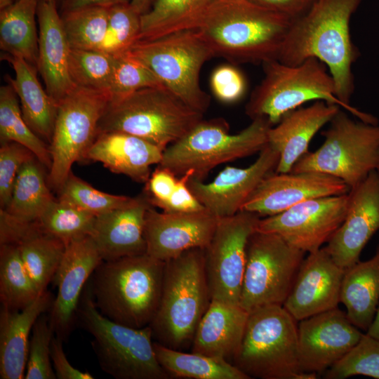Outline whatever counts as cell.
<instances>
[{
    "label": "cell",
    "instance_id": "1",
    "mask_svg": "<svg viewBox=\"0 0 379 379\" xmlns=\"http://www.w3.org/2000/svg\"><path fill=\"white\" fill-rule=\"evenodd\" d=\"M361 0H317L301 17L292 20L277 60L297 65L308 58L324 62L335 86L336 96L350 105L354 91L352 65L359 51L350 35V23Z\"/></svg>",
    "mask_w": 379,
    "mask_h": 379
},
{
    "label": "cell",
    "instance_id": "2",
    "mask_svg": "<svg viewBox=\"0 0 379 379\" xmlns=\"http://www.w3.org/2000/svg\"><path fill=\"white\" fill-rule=\"evenodd\" d=\"M291 20L250 0H215L197 29L215 57L232 64L277 60Z\"/></svg>",
    "mask_w": 379,
    "mask_h": 379
},
{
    "label": "cell",
    "instance_id": "3",
    "mask_svg": "<svg viewBox=\"0 0 379 379\" xmlns=\"http://www.w3.org/2000/svg\"><path fill=\"white\" fill-rule=\"evenodd\" d=\"M165 263L147 253L102 261L88 282L99 312L127 326L150 325L161 295Z\"/></svg>",
    "mask_w": 379,
    "mask_h": 379
},
{
    "label": "cell",
    "instance_id": "4",
    "mask_svg": "<svg viewBox=\"0 0 379 379\" xmlns=\"http://www.w3.org/2000/svg\"><path fill=\"white\" fill-rule=\"evenodd\" d=\"M211 300L204 248L189 249L166 261L159 307L149 325L154 341L178 350L191 347Z\"/></svg>",
    "mask_w": 379,
    "mask_h": 379
},
{
    "label": "cell",
    "instance_id": "5",
    "mask_svg": "<svg viewBox=\"0 0 379 379\" xmlns=\"http://www.w3.org/2000/svg\"><path fill=\"white\" fill-rule=\"evenodd\" d=\"M264 77L255 88L245 107L251 119L265 118L274 126L288 112L310 102L323 100L346 109L359 120L378 124L368 113L350 107L336 96L334 80L326 65L308 58L297 65L273 60L262 64Z\"/></svg>",
    "mask_w": 379,
    "mask_h": 379
},
{
    "label": "cell",
    "instance_id": "6",
    "mask_svg": "<svg viewBox=\"0 0 379 379\" xmlns=\"http://www.w3.org/2000/svg\"><path fill=\"white\" fill-rule=\"evenodd\" d=\"M296 322L283 305H266L249 312L232 364L250 378H316L317 374L301 369Z\"/></svg>",
    "mask_w": 379,
    "mask_h": 379
},
{
    "label": "cell",
    "instance_id": "7",
    "mask_svg": "<svg viewBox=\"0 0 379 379\" xmlns=\"http://www.w3.org/2000/svg\"><path fill=\"white\" fill-rule=\"evenodd\" d=\"M272 126L267 119L256 118L240 132L231 134L224 119H202L164 149L158 165L176 176L191 171V178L202 181L215 166L260 152L268 143Z\"/></svg>",
    "mask_w": 379,
    "mask_h": 379
},
{
    "label": "cell",
    "instance_id": "8",
    "mask_svg": "<svg viewBox=\"0 0 379 379\" xmlns=\"http://www.w3.org/2000/svg\"><path fill=\"white\" fill-rule=\"evenodd\" d=\"M203 115L166 88L147 87L109 102L99 121L98 133H128L164 151L188 133Z\"/></svg>",
    "mask_w": 379,
    "mask_h": 379
},
{
    "label": "cell",
    "instance_id": "9",
    "mask_svg": "<svg viewBox=\"0 0 379 379\" xmlns=\"http://www.w3.org/2000/svg\"><path fill=\"white\" fill-rule=\"evenodd\" d=\"M80 325L93 337L91 345L102 370L116 379H168L158 362L151 326L137 328L114 322L96 307L86 284L77 311Z\"/></svg>",
    "mask_w": 379,
    "mask_h": 379
},
{
    "label": "cell",
    "instance_id": "10",
    "mask_svg": "<svg viewBox=\"0 0 379 379\" xmlns=\"http://www.w3.org/2000/svg\"><path fill=\"white\" fill-rule=\"evenodd\" d=\"M148 67L172 93L204 114L210 96L201 88L204 64L215 57L197 29L184 30L154 39H139L126 51Z\"/></svg>",
    "mask_w": 379,
    "mask_h": 379
},
{
    "label": "cell",
    "instance_id": "11",
    "mask_svg": "<svg viewBox=\"0 0 379 379\" xmlns=\"http://www.w3.org/2000/svg\"><path fill=\"white\" fill-rule=\"evenodd\" d=\"M322 132L324 140L308 152L290 172L315 171L342 180L350 190L379 166V126L352 119L341 109Z\"/></svg>",
    "mask_w": 379,
    "mask_h": 379
},
{
    "label": "cell",
    "instance_id": "12",
    "mask_svg": "<svg viewBox=\"0 0 379 379\" xmlns=\"http://www.w3.org/2000/svg\"><path fill=\"white\" fill-rule=\"evenodd\" d=\"M305 254L277 234L255 230L247 244L239 306L249 312L283 305Z\"/></svg>",
    "mask_w": 379,
    "mask_h": 379
},
{
    "label": "cell",
    "instance_id": "13",
    "mask_svg": "<svg viewBox=\"0 0 379 379\" xmlns=\"http://www.w3.org/2000/svg\"><path fill=\"white\" fill-rule=\"evenodd\" d=\"M109 101L107 92L75 86L58 103L49 144L52 164L48 183L51 190L58 193L72 172V165L84 161Z\"/></svg>",
    "mask_w": 379,
    "mask_h": 379
},
{
    "label": "cell",
    "instance_id": "14",
    "mask_svg": "<svg viewBox=\"0 0 379 379\" xmlns=\"http://www.w3.org/2000/svg\"><path fill=\"white\" fill-rule=\"evenodd\" d=\"M260 216L239 211L218 218L208 245L204 248L205 271L211 300L239 305L250 236Z\"/></svg>",
    "mask_w": 379,
    "mask_h": 379
},
{
    "label": "cell",
    "instance_id": "15",
    "mask_svg": "<svg viewBox=\"0 0 379 379\" xmlns=\"http://www.w3.org/2000/svg\"><path fill=\"white\" fill-rule=\"evenodd\" d=\"M348 193L309 199L260 218L256 230L277 234L305 253L314 252L329 241L343 222Z\"/></svg>",
    "mask_w": 379,
    "mask_h": 379
},
{
    "label": "cell",
    "instance_id": "16",
    "mask_svg": "<svg viewBox=\"0 0 379 379\" xmlns=\"http://www.w3.org/2000/svg\"><path fill=\"white\" fill-rule=\"evenodd\" d=\"M298 332L301 369L314 374L331 367L364 335L338 307L300 321Z\"/></svg>",
    "mask_w": 379,
    "mask_h": 379
},
{
    "label": "cell",
    "instance_id": "17",
    "mask_svg": "<svg viewBox=\"0 0 379 379\" xmlns=\"http://www.w3.org/2000/svg\"><path fill=\"white\" fill-rule=\"evenodd\" d=\"M279 153L267 143L249 166H227L208 183L190 178L188 187L198 201L217 218L231 216L239 211L264 178L275 171Z\"/></svg>",
    "mask_w": 379,
    "mask_h": 379
},
{
    "label": "cell",
    "instance_id": "18",
    "mask_svg": "<svg viewBox=\"0 0 379 379\" xmlns=\"http://www.w3.org/2000/svg\"><path fill=\"white\" fill-rule=\"evenodd\" d=\"M350 190L342 180L319 172H272L258 184L241 211L270 216L309 199L344 194Z\"/></svg>",
    "mask_w": 379,
    "mask_h": 379
},
{
    "label": "cell",
    "instance_id": "19",
    "mask_svg": "<svg viewBox=\"0 0 379 379\" xmlns=\"http://www.w3.org/2000/svg\"><path fill=\"white\" fill-rule=\"evenodd\" d=\"M102 262L90 236L66 244L62 259L53 279L58 292L48 315L55 335L63 340L72 329L87 281Z\"/></svg>",
    "mask_w": 379,
    "mask_h": 379
},
{
    "label": "cell",
    "instance_id": "20",
    "mask_svg": "<svg viewBox=\"0 0 379 379\" xmlns=\"http://www.w3.org/2000/svg\"><path fill=\"white\" fill-rule=\"evenodd\" d=\"M218 218L206 209L190 213L159 212L150 206L145 214L147 253L166 262L194 248L209 244Z\"/></svg>",
    "mask_w": 379,
    "mask_h": 379
},
{
    "label": "cell",
    "instance_id": "21",
    "mask_svg": "<svg viewBox=\"0 0 379 379\" xmlns=\"http://www.w3.org/2000/svg\"><path fill=\"white\" fill-rule=\"evenodd\" d=\"M348 194L345 218L325 246L335 263L345 270L359 261L363 248L379 230V176L376 171Z\"/></svg>",
    "mask_w": 379,
    "mask_h": 379
},
{
    "label": "cell",
    "instance_id": "22",
    "mask_svg": "<svg viewBox=\"0 0 379 379\" xmlns=\"http://www.w3.org/2000/svg\"><path fill=\"white\" fill-rule=\"evenodd\" d=\"M345 271L325 247L310 253L283 307L297 321L338 307Z\"/></svg>",
    "mask_w": 379,
    "mask_h": 379
},
{
    "label": "cell",
    "instance_id": "23",
    "mask_svg": "<svg viewBox=\"0 0 379 379\" xmlns=\"http://www.w3.org/2000/svg\"><path fill=\"white\" fill-rule=\"evenodd\" d=\"M18 246L24 266L38 292L47 291L62 259L66 244L40 229L0 209V244Z\"/></svg>",
    "mask_w": 379,
    "mask_h": 379
},
{
    "label": "cell",
    "instance_id": "24",
    "mask_svg": "<svg viewBox=\"0 0 379 379\" xmlns=\"http://www.w3.org/2000/svg\"><path fill=\"white\" fill-rule=\"evenodd\" d=\"M56 0L39 1L37 70L47 93L58 104L74 88L69 70L70 46Z\"/></svg>",
    "mask_w": 379,
    "mask_h": 379
},
{
    "label": "cell",
    "instance_id": "25",
    "mask_svg": "<svg viewBox=\"0 0 379 379\" xmlns=\"http://www.w3.org/2000/svg\"><path fill=\"white\" fill-rule=\"evenodd\" d=\"M150 206L142 194L127 206L96 216L90 237L102 261L147 253L144 227Z\"/></svg>",
    "mask_w": 379,
    "mask_h": 379
},
{
    "label": "cell",
    "instance_id": "26",
    "mask_svg": "<svg viewBox=\"0 0 379 379\" xmlns=\"http://www.w3.org/2000/svg\"><path fill=\"white\" fill-rule=\"evenodd\" d=\"M163 150L133 135L118 131L98 133L88 149L84 161H97L114 173L145 183L150 166L159 164Z\"/></svg>",
    "mask_w": 379,
    "mask_h": 379
},
{
    "label": "cell",
    "instance_id": "27",
    "mask_svg": "<svg viewBox=\"0 0 379 379\" xmlns=\"http://www.w3.org/2000/svg\"><path fill=\"white\" fill-rule=\"evenodd\" d=\"M341 107L323 100H317L305 107L286 113L268 132V143L279 153L276 173L291 171L307 152L315 134L338 112Z\"/></svg>",
    "mask_w": 379,
    "mask_h": 379
},
{
    "label": "cell",
    "instance_id": "28",
    "mask_svg": "<svg viewBox=\"0 0 379 379\" xmlns=\"http://www.w3.org/2000/svg\"><path fill=\"white\" fill-rule=\"evenodd\" d=\"M54 298L41 293L21 310L1 305L0 310V378H25L29 339L37 319L49 311Z\"/></svg>",
    "mask_w": 379,
    "mask_h": 379
},
{
    "label": "cell",
    "instance_id": "29",
    "mask_svg": "<svg viewBox=\"0 0 379 379\" xmlns=\"http://www.w3.org/2000/svg\"><path fill=\"white\" fill-rule=\"evenodd\" d=\"M248 312L239 305L211 300L197 328L192 352L232 363L244 333Z\"/></svg>",
    "mask_w": 379,
    "mask_h": 379
},
{
    "label": "cell",
    "instance_id": "30",
    "mask_svg": "<svg viewBox=\"0 0 379 379\" xmlns=\"http://www.w3.org/2000/svg\"><path fill=\"white\" fill-rule=\"evenodd\" d=\"M1 58L12 66L15 77L7 76L13 87L22 116L30 128L50 144L54 130L58 104L44 90L36 77L37 69L25 60L5 53Z\"/></svg>",
    "mask_w": 379,
    "mask_h": 379
},
{
    "label": "cell",
    "instance_id": "31",
    "mask_svg": "<svg viewBox=\"0 0 379 379\" xmlns=\"http://www.w3.org/2000/svg\"><path fill=\"white\" fill-rule=\"evenodd\" d=\"M340 299L352 324L367 331L379 305V245L371 258L345 270Z\"/></svg>",
    "mask_w": 379,
    "mask_h": 379
},
{
    "label": "cell",
    "instance_id": "32",
    "mask_svg": "<svg viewBox=\"0 0 379 379\" xmlns=\"http://www.w3.org/2000/svg\"><path fill=\"white\" fill-rule=\"evenodd\" d=\"M38 0H17L0 9V48L37 69L39 34L36 18Z\"/></svg>",
    "mask_w": 379,
    "mask_h": 379
},
{
    "label": "cell",
    "instance_id": "33",
    "mask_svg": "<svg viewBox=\"0 0 379 379\" xmlns=\"http://www.w3.org/2000/svg\"><path fill=\"white\" fill-rule=\"evenodd\" d=\"M214 1L153 0L149 10L141 15L139 39H154L195 29Z\"/></svg>",
    "mask_w": 379,
    "mask_h": 379
},
{
    "label": "cell",
    "instance_id": "34",
    "mask_svg": "<svg viewBox=\"0 0 379 379\" xmlns=\"http://www.w3.org/2000/svg\"><path fill=\"white\" fill-rule=\"evenodd\" d=\"M46 168L35 156L25 162L16 177L10 202L3 210L22 221L37 220L55 199Z\"/></svg>",
    "mask_w": 379,
    "mask_h": 379
},
{
    "label": "cell",
    "instance_id": "35",
    "mask_svg": "<svg viewBox=\"0 0 379 379\" xmlns=\"http://www.w3.org/2000/svg\"><path fill=\"white\" fill-rule=\"evenodd\" d=\"M157 359L169 376L190 379H250L231 362L196 352H185L153 343Z\"/></svg>",
    "mask_w": 379,
    "mask_h": 379
},
{
    "label": "cell",
    "instance_id": "36",
    "mask_svg": "<svg viewBox=\"0 0 379 379\" xmlns=\"http://www.w3.org/2000/svg\"><path fill=\"white\" fill-rule=\"evenodd\" d=\"M0 142H15L24 145L48 171L51 168L49 145L26 123L18 95L9 82L0 88Z\"/></svg>",
    "mask_w": 379,
    "mask_h": 379
},
{
    "label": "cell",
    "instance_id": "37",
    "mask_svg": "<svg viewBox=\"0 0 379 379\" xmlns=\"http://www.w3.org/2000/svg\"><path fill=\"white\" fill-rule=\"evenodd\" d=\"M28 274L15 244H0V299L1 305L21 310L40 295Z\"/></svg>",
    "mask_w": 379,
    "mask_h": 379
},
{
    "label": "cell",
    "instance_id": "38",
    "mask_svg": "<svg viewBox=\"0 0 379 379\" xmlns=\"http://www.w3.org/2000/svg\"><path fill=\"white\" fill-rule=\"evenodd\" d=\"M95 218L96 215L69 202L55 198L36 222L44 232L67 244L90 236Z\"/></svg>",
    "mask_w": 379,
    "mask_h": 379
},
{
    "label": "cell",
    "instance_id": "39",
    "mask_svg": "<svg viewBox=\"0 0 379 379\" xmlns=\"http://www.w3.org/2000/svg\"><path fill=\"white\" fill-rule=\"evenodd\" d=\"M60 16L71 48H101L107 34L109 7L88 6Z\"/></svg>",
    "mask_w": 379,
    "mask_h": 379
},
{
    "label": "cell",
    "instance_id": "40",
    "mask_svg": "<svg viewBox=\"0 0 379 379\" xmlns=\"http://www.w3.org/2000/svg\"><path fill=\"white\" fill-rule=\"evenodd\" d=\"M117 55L101 50L71 48L69 70L75 86L107 92Z\"/></svg>",
    "mask_w": 379,
    "mask_h": 379
},
{
    "label": "cell",
    "instance_id": "41",
    "mask_svg": "<svg viewBox=\"0 0 379 379\" xmlns=\"http://www.w3.org/2000/svg\"><path fill=\"white\" fill-rule=\"evenodd\" d=\"M58 194V198L96 216L127 206L132 204L135 198L100 191L72 172L69 173Z\"/></svg>",
    "mask_w": 379,
    "mask_h": 379
},
{
    "label": "cell",
    "instance_id": "42",
    "mask_svg": "<svg viewBox=\"0 0 379 379\" xmlns=\"http://www.w3.org/2000/svg\"><path fill=\"white\" fill-rule=\"evenodd\" d=\"M147 87L164 86L153 72L139 60L126 52L117 55L108 90L109 102L120 100Z\"/></svg>",
    "mask_w": 379,
    "mask_h": 379
},
{
    "label": "cell",
    "instance_id": "43",
    "mask_svg": "<svg viewBox=\"0 0 379 379\" xmlns=\"http://www.w3.org/2000/svg\"><path fill=\"white\" fill-rule=\"evenodd\" d=\"M357 375L379 379V340L366 333L328 368L326 378L343 379Z\"/></svg>",
    "mask_w": 379,
    "mask_h": 379
},
{
    "label": "cell",
    "instance_id": "44",
    "mask_svg": "<svg viewBox=\"0 0 379 379\" xmlns=\"http://www.w3.org/2000/svg\"><path fill=\"white\" fill-rule=\"evenodd\" d=\"M141 15L130 3L109 7L108 29L100 50L117 55L126 52L140 38Z\"/></svg>",
    "mask_w": 379,
    "mask_h": 379
},
{
    "label": "cell",
    "instance_id": "45",
    "mask_svg": "<svg viewBox=\"0 0 379 379\" xmlns=\"http://www.w3.org/2000/svg\"><path fill=\"white\" fill-rule=\"evenodd\" d=\"M54 335L48 315L42 314L32 331L25 378H57L51 358V343Z\"/></svg>",
    "mask_w": 379,
    "mask_h": 379
},
{
    "label": "cell",
    "instance_id": "46",
    "mask_svg": "<svg viewBox=\"0 0 379 379\" xmlns=\"http://www.w3.org/2000/svg\"><path fill=\"white\" fill-rule=\"evenodd\" d=\"M35 156L28 148L15 142L1 143L0 147V208L5 209L11 200L18 173L31 157Z\"/></svg>",
    "mask_w": 379,
    "mask_h": 379
},
{
    "label": "cell",
    "instance_id": "47",
    "mask_svg": "<svg viewBox=\"0 0 379 379\" xmlns=\"http://www.w3.org/2000/svg\"><path fill=\"white\" fill-rule=\"evenodd\" d=\"M210 84L215 97L224 103H233L239 100L247 88L244 74L230 65L215 68L211 75Z\"/></svg>",
    "mask_w": 379,
    "mask_h": 379
},
{
    "label": "cell",
    "instance_id": "48",
    "mask_svg": "<svg viewBox=\"0 0 379 379\" xmlns=\"http://www.w3.org/2000/svg\"><path fill=\"white\" fill-rule=\"evenodd\" d=\"M177 182L178 178L174 173L158 165L145 183L143 194L151 206L159 208L170 199L176 187Z\"/></svg>",
    "mask_w": 379,
    "mask_h": 379
},
{
    "label": "cell",
    "instance_id": "49",
    "mask_svg": "<svg viewBox=\"0 0 379 379\" xmlns=\"http://www.w3.org/2000/svg\"><path fill=\"white\" fill-rule=\"evenodd\" d=\"M192 176V172L189 171L178 178L176 187L171 197L159 206L162 211L190 213L206 209L188 187V181Z\"/></svg>",
    "mask_w": 379,
    "mask_h": 379
},
{
    "label": "cell",
    "instance_id": "50",
    "mask_svg": "<svg viewBox=\"0 0 379 379\" xmlns=\"http://www.w3.org/2000/svg\"><path fill=\"white\" fill-rule=\"evenodd\" d=\"M63 341L62 338L55 335L51 343V358L56 378L58 379L94 378L88 371H82L71 365L63 350Z\"/></svg>",
    "mask_w": 379,
    "mask_h": 379
},
{
    "label": "cell",
    "instance_id": "51",
    "mask_svg": "<svg viewBox=\"0 0 379 379\" xmlns=\"http://www.w3.org/2000/svg\"><path fill=\"white\" fill-rule=\"evenodd\" d=\"M260 6L278 12L291 21L305 14L317 0H250Z\"/></svg>",
    "mask_w": 379,
    "mask_h": 379
},
{
    "label": "cell",
    "instance_id": "52",
    "mask_svg": "<svg viewBox=\"0 0 379 379\" xmlns=\"http://www.w3.org/2000/svg\"><path fill=\"white\" fill-rule=\"evenodd\" d=\"M131 0H61V14L88 6L110 7Z\"/></svg>",
    "mask_w": 379,
    "mask_h": 379
},
{
    "label": "cell",
    "instance_id": "53",
    "mask_svg": "<svg viewBox=\"0 0 379 379\" xmlns=\"http://www.w3.org/2000/svg\"><path fill=\"white\" fill-rule=\"evenodd\" d=\"M153 0H131V6L140 15L146 13L150 8Z\"/></svg>",
    "mask_w": 379,
    "mask_h": 379
},
{
    "label": "cell",
    "instance_id": "54",
    "mask_svg": "<svg viewBox=\"0 0 379 379\" xmlns=\"http://www.w3.org/2000/svg\"><path fill=\"white\" fill-rule=\"evenodd\" d=\"M366 331L367 335L379 340V305L375 317Z\"/></svg>",
    "mask_w": 379,
    "mask_h": 379
},
{
    "label": "cell",
    "instance_id": "55",
    "mask_svg": "<svg viewBox=\"0 0 379 379\" xmlns=\"http://www.w3.org/2000/svg\"><path fill=\"white\" fill-rule=\"evenodd\" d=\"M376 172H377V173H378V176H379V166H378V167L377 169H376Z\"/></svg>",
    "mask_w": 379,
    "mask_h": 379
},
{
    "label": "cell",
    "instance_id": "56",
    "mask_svg": "<svg viewBox=\"0 0 379 379\" xmlns=\"http://www.w3.org/2000/svg\"><path fill=\"white\" fill-rule=\"evenodd\" d=\"M38 1H41V0H38ZM44 1H49V0H44ZM57 1V0H56Z\"/></svg>",
    "mask_w": 379,
    "mask_h": 379
},
{
    "label": "cell",
    "instance_id": "57",
    "mask_svg": "<svg viewBox=\"0 0 379 379\" xmlns=\"http://www.w3.org/2000/svg\"><path fill=\"white\" fill-rule=\"evenodd\" d=\"M16 1V0H15Z\"/></svg>",
    "mask_w": 379,
    "mask_h": 379
}]
</instances>
